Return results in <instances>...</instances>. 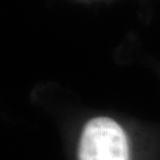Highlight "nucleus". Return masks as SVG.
I'll use <instances>...</instances> for the list:
<instances>
[{"label": "nucleus", "instance_id": "f257e3e1", "mask_svg": "<svg viewBox=\"0 0 160 160\" xmlns=\"http://www.w3.org/2000/svg\"><path fill=\"white\" fill-rule=\"evenodd\" d=\"M143 137L137 142L124 125L109 117H96L82 128L77 160H155V148Z\"/></svg>", "mask_w": 160, "mask_h": 160}]
</instances>
